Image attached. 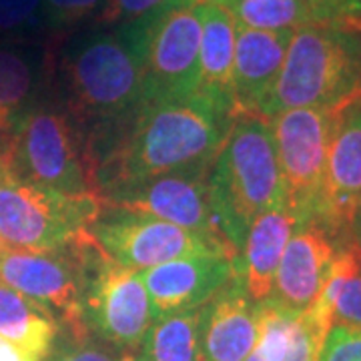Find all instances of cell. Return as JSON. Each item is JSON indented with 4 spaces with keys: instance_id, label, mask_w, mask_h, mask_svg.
<instances>
[{
    "instance_id": "obj_1",
    "label": "cell",
    "mask_w": 361,
    "mask_h": 361,
    "mask_svg": "<svg viewBox=\"0 0 361 361\" xmlns=\"http://www.w3.org/2000/svg\"><path fill=\"white\" fill-rule=\"evenodd\" d=\"M233 111L193 97L142 103L127 116L85 133L90 183L109 199L139 183L209 165L231 127Z\"/></svg>"
},
{
    "instance_id": "obj_2",
    "label": "cell",
    "mask_w": 361,
    "mask_h": 361,
    "mask_svg": "<svg viewBox=\"0 0 361 361\" xmlns=\"http://www.w3.org/2000/svg\"><path fill=\"white\" fill-rule=\"evenodd\" d=\"M59 77L65 111L82 133L127 116L142 104L139 30L125 25L78 37L66 44Z\"/></svg>"
},
{
    "instance_id": "obj_3",
    "label": "cell",
    "mask_w": 361,
    "mask_h": 361,
    "mask_svg": "<svg viewBox=\"0 0 361 361\" xmlns=\"http://www.w3.org/2000/svg\"><path fill=\"white\" fill-rule=\"evenodd\" d=\"M209 189L227 241L237 253L253 219L285 205V189L267 116L235 113L209 167Z\"/></svg>"
},
{
    "instance_id": "obj_4",
    "label": "cell",
    "mask_w": 361,
    "mask_h": 361,
    "mask_svg": "<svg viewBox=\"0 0 361 361\" xmlns=\"http://www.w3.org/2000/svg\"><path fill=\"white\" fill-rule=\"evenodd\" d=\"M360 35L349 20L297 28L261 115L289 109H334L360 89Z\"/></svg>"
},
{
    "instance_id": "obj_5",
    "label": "cell",
    "mask_w": 361,
    "mask_h": 361,
    "mask_svg": "<svg viewBox=\"0 0 361 361\" xmlns=\"http://www.w3.org/2000/svg\"><path fill=\"white\" fill-rule=\"evenodd\" d=\"M2 171L56 193L94 195L85 133L65 109L39 103L16 125L2 151Z\"/></svg>"
},
{
    "instance_id": "obj_6",
    "label": "cell",
    "mask_w": 361,
    "mask_h": 361,
    "mask_svg": "<svg viewBox=\"0 0 361 361\" xmlns=\"http://www.w3.org/2000/svg\"><path fill=\"white\" fill-rule=\"evenodd\" d=\"M77 247L87 329L111 348L133 353L155 322L141 273L113 261L89 231L78 237Z\"/></svg>"
},
{
    "instance_id": "obj_7",
    "label": "cell",
    "mask_w": 361,
    "mask_h": 361,
    "mask_svg": "<svg viewBox=\"0 0 361 361\" xmlns=\"http://www.w3.org/2000/svg\"><path fill=\"white\" fill-rule=\"evenodd\" d=\"M97 195L56 193L0 171V247L61 251L73 245L101 213Z\"/></svg>"
},
{
    "instance_id": "obj_8",
    "label": "cell",
    "mask_w": 361,
    "mask_h": 361,
    "mask_svg": "<svg viewBox=\"0 0 361 361\" xmlns=\"http://www.w3.org/2000/svg\"><path fill=\"white\" fill-rule=\"evenodd\" d=\"M201 2L173 0L135 25L141 37L142 103L193 97L199 85Z\"/></svg>"
},
{
    "instance_id": "obj_9",
    "label": "cell",
    "mask_w": 361,
    "mask_h": 361,
    "mask_svg": "<svg viewBox=\"0 0 361 361\" xmlns=\"http://www.w3.org/2000/svg\"><path fill=\"white\" fill-rule=\"evenodd\" d=\"M89 233L109 257L133 271L195 255H231L239 261V255L221 241L109 203H103Z\"/></svg>"
},
{
    "instance_id": "obj_10",
    "label": "cell",
    "mask_w": 361,
    "mask_h": 361,
    "mask_svg": "<svg viewBox=\"0 0 361 361\" xmlns=\"http://www.w3.org/2000/svg\"><path fill=\"white\" fill-rule=\"evenodd\" d=\"M334 109H289L271 116L285 205L299 221L319 219Z\"/></svg>"
},
{
    "instance_id": "obj_11",
    "label": "cell",
    "mask_w": 361,
    "mask_h": 361,
    "mask_svg": "<svg viewBox=\"0 0 361 361\" xmlns=\"http://www.w3.org/2000/svg\"><path fill=\"white\" fill-rule=\"evenodd\" d=\"M0 281L51 311L66 336H90L82 315V265L77 241L61 251L0 247Z\"/></svg>"
},
{
    "instance_id": "obj_12",
    "label": "cell",
    "mask_w": 361,
    "mask_h": 361,
    "mask_svg": "<svg viewBox=\"0 0 361 361\" xmlns=\"http://www.w3.org/2000/svg\"><path fill=\"white\" fill-rule=\"evenodd\" d=\"M211 163L159 175L101 201L109 205L153 215L183 229L201 233L233 249L231 243L227 241V235L209 189Z\"/></svg>"
},
{
    "instance_id": "obj_13",
    "label": "cell",
    "mask_w": 361,
    "mask_h": 361,
    "mask_svg": "<svg viewBox=\"0 0 361 361\" xmlns=\"http://www.w3.org/2000/svg\"><path fill=\"white\" fill-rule=\"evenodd\" d=\"M361 203V89L334 106L319 219L337 243L355 241Z\"/></svg>"
},
{
    "instance_id": "obj_14",
    "label": "cell",
    "mask_w": 361,
    "mask_h": 361,
    "mask_svg": "<svg viewBox=\"0 0 361 361\" xmlns=\"http://www.w3.org/2000/svg\"><path fill=\"white\" fill-rule=\"evenodd\" d=\"M339 245L322 221H299L285 245L267 301L291 313L310 310L329 277Z\"/></svg>"
},
{
    "instance_id": "obj_15",
    "label": "cell",
    "mask_w": 361,
    "mask_h": 361,
    "mask_svg": "<svg viewBox=\"0 0 361 361\" xmlns=\"http://www.w3.org/2000/svg\"><path fill=\"white\" fill-rule=\"evenodd\" d=\"M155 319L203 307L225 285L239 277L231 255H195L139 271Z\"/></svg>"
},
{
    "instance_id": "obj_16",
    "label": "cell",
    "mask_w": 361,
    "mask_h": 361,
    "mask_svg": "<svg viewBox=\"0 0 361 361\" xmlns=\"http://www.w3.org/2000/svg\"><path fill=\"white\" fill-rule=\"evenodd\" d=\"M295 30H259L237 25L231 99L235 113H257L267 103Z\"/></svg>"
},
{
    "instance_id": "obj_17",
    "label": "cell",
    "mask_w": 361,
    "mask_h": 361,
    "mask_svg": "<svg viewBox=\"0 0 361 361\" xmlns=\"http://www.w3.org/2000/svg\"><path fill=\"white\" fill-rule=\"evenodd\" d=\"M261 303L247 295L239 277L201 307L203 361H243L259 337Z\"/></svg>"
},
{
    "instance_id": "obj_18",
    "label": "cell",
    "mask_w": 361,
    "mask_h": 361,
    "mask_svg": "<svg viewBox=\"0 0 361 361\" xmlns=\"http://www.w3.org/2000/svg\"><path fill=\"white\" fill-rule=\"evenodd\" d=\"M297 219L287 205L273 207L257 215L249 225L239 253V279L253 301H267L285 245L295 231Z\"/></svg>"
},
{
    "instance_id": "obj_19",
    "label": "cell",
    "mask_w": 361,
    "mask_h": 361,
    "mask_svg": "<svg viewBox=\"0 0 361 361\" xmlns=\"http://www.w3.org/2000/svg\"><path fill=\"white\" fill-rule=\"evenodd\" d=\"M51 56L32 44H0V139H8L23 116L39 104L52 75Z\"/></svg>"
},
{
    "instance_id": "obj_20",
    "label": "cell",
    "mask_w": 361,
    "mask_h": 361,
    "mask_svg": "<svg viewBox=\"0 0 361 361\" xmlns=\"http://www.w3.org/2000/svg\"><path fill=\"white\" fill-rule=\"evenodd\" d=\"M237 20L213 0L201 2V47L197 94L233 111L231 78Z\"/></svg>"
},
{
    "instance_id": "obj_21",
    "label": "cell",
    "mask_w": 361,
    "mask_h": 361,
    "mask_svg": "<svg viewBox=\"0 0 361 361\" xmlns=\"http://www.w3.org/2000/svg\"><path fill=\"white\" fill-rule=\"evenodd\" d=\"M61 325L51 311L0 281V337L44 361L54 348Z\"/></svg>"
},
{
    "instance_id": "obj_22",
    "label": "cell",
    "mask_w": 361,
    "mask_h": 361,
    "mask_svg": "<svg viewBox=\"0 0 361 361\" xmlns=\"http://www.w3.org/2000/svg\"><path fill=\"white\" fill-rule=\"evenodd\" d=\"M127 361H203L201 307L155 319Z\"/></svg>"
},
{
    "instance_id": "obj_23",
    "label": "cell",
    "mask_w": 361,
    "mask_h": 361,
    "mask_svg": "<svg viewBox=\"0 0 361 361\" xmlns=\"http://www.w3.org/2000/svg\"><path fill=\"white\" fill-rule=\"evenodd\" d=\"M227 8L237 25L259 30H297L313 23H331L319 0H213Z\"/></svg>"
},
{
    "instance_id": "obj_24",
    "label": "cell",
    "mask_w": 361,
    "mask_h": 361,
    "mask_svg": "<svg viewBox=\"0 0 361 361\" xmlns=\"http://www.w3.org/2000/svg\"><path fill=\"white\" fill-rule=\"evenodd\" d=\"M47 28L44 0H0V37L23 39Z\"/></svg>"
},
{
    "instance_id": "obj_25",
    "label": "cell",
    "mask_w": 361,
    "mask_h": 361,
    "mask_svg": "<svg viewBox=\"0 0 361 361\" xmlns=\"http://www.w3.org/2000/svg\"><path fill=\"white\" fill-rule=\"evenodd\" d=\"M327 331H329L327 327L315 322L305 311L299 313L289 336V345L285 351L283 361H319Z\"/></svg>"
},
{
    "instance_id": "obj_26",
    "label": "cell",
    "mask_w": 361,
    "mask_h": 361,
    "mask_svg": "<svg viewBox=\"0 0 361 361\" xmlns=\"http://www.w3.org/2000/svg\"><path fill=\"white\" fill-rule=\"evenodd\" d=\"M173 0H104L97 13V25L125 26L165 8Z\"/></svg>"
},
{
    "instance_id": "obj_27",
    "label": "cell",
    "mask_w": 361,
    "mask_h": 361,
    "mask_svg": "<svg viewBox=\"0 0 361 361\" xmlns=\"http://www.w3.org/2000/svg\"><path fill=\"white\" fill-rule=\"evenodd\" d=\"M104 0H44V16L49 30H66L80 25L97 11H101Z\"/></svg>"
},
{
    "instance_id": "obj_28",
    "label": "cell",
    "mask_w": 361,
    "mask_h": 361,
    "mask_svg": "<svg viewBox=\"0 0 361 361\" xmlns=\"http://www.w3.org/2000/svg\"><path fill=\"white\" fill-rule=\"evenodd\" d=\"M319 361H361V329L331 325L323 341Z\"/></svg>"
},
{
    "instance_id": "obj_29",
    "label": "cell",
    "mask_w": 361,
    "mask_h": 361,
    "mask_svg": "<svg viewBox=\"0 0 361 361\" xmlns=\"http://www.w3.org/2000/svg\"><path fill=\"white\" fill-rule=\"evenodd\" d=\"M49 361H127V353L115 355L111 349L87 337H71L65 339L56 349L49 353Z\"/></svg>"
},
{
    "instance_id": "obj_30",
    "label": "cell",
    "mask_w": 361,
    "mask_h": 361,
    "mask_svg": "<svg viewBox=\"0 0 361 361\" xmlns=\"http://www.w3.org/2000/svg\"><path fill=\"white\" fill-rule=\"evenodd\" d=\"M331 20H355V0H319Z\"/></svg>"
},
{
    "instance_id": "obj_31",
    "label": "cell",
    "mask_w": 361,
    "mask_h": 361,
    "mask_svg": "<svg viewBox=\"0 0 361 361\" xmlns=\"http://www.w3.org/2000/svg\"><path fill=\"white\" fill-rule=\"evenodd\" d=\"M0 361H39L30 357L23 349L13 345L11 341H6L4 337H0Z\"/></svg>"
},
{
    "instance_id": "obj_32",
    "label": "cell",
    "mask_w": 361,
    "mask_h": 361,
    "mask_svg": "<svg viewBox=\"0 0 361 361\" xmlns=\"http://www.w3.org/2000/svg\"><path fill=\"white\" fill-rule=\"evenodd\" d=\"M353 239L361 243V203L360 209H357V219H355V231H353Z\"/></svg>"
},
{
    "instance_id": "obj_33",
    "label": "cell",
    "mask_w": 361,
    "mask_h": 361,
    "mask_svg": "<svg viewBox=\"0 0 361 361\" xmlns=\"http://www.w3.org/2000/svg\"><path fill=\"white\" fill-rule=\"evenodd\" d=\"M243 361H267V360H265V357H263V355L259 353L257 349L253 348V351H251V353H249V355H247Z\"/></svg>"
},
{
    "instance_id": "obj_34",
    "label": "cell",
    "mask_w": 361,
    "mask_h": 361,
    "mask_svg": "<svg viewBox=\"0 0 361 361\" xmlns=\"http://www.w3.org/2000/svg\"><path fill=\"white\" fill-rule=\"evenodd\" d=\"M349 23L355 26V30H357V35H360V47H361V20H349ZM360 89H361V73H360Z\"/></svg>"
},
{
    "instance_id": "obj_35",
    "label": "cell",
    "mask_w": 361,
    "mask_h": 361,
    "mask_svg": "<svg viewBox=\"0 0 361 361\" xmlns=\"http://www.w3.org/2000/svg\"><path fill=\"white\" fill-rule=\"evenodd\" d=\"M355 20H361V0H355Z\"/></svg>"
},
{
    "instance_id": "obj_36",
    "label": "cell",
    "mask_w": 361,
    "mask_h": 361,
    "mask_svg": "<svg viewBox=\"0 0 361 361\" xmlns=\"http://www.w3.org/2000/svg\"><path fill=\"white\" fill-rule=\"evenodd\" d=\"M4 142H0V171H2V151H4Z\"/></svg>"
}]
</instances>
